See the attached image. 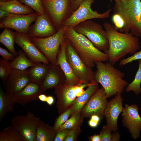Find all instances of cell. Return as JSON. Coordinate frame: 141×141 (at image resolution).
Segmentation results:
<instances>
[{
  "instance_id": "obj_1",
  "label": "cell",
  "mask_w": 141,
  "mask_h": 141,
  "mask_svg": "<svg viewBox=\"0 0 141 141\" xmlns=\"http://www.w3.org/2000/svg\"><path fill=\"white\" fill-rule=\"evenodd\" d=\"M109 41L107 52L108 61L113 65L128 54H133L140 49L138 37L130 33L119 32L114 25L108 22L103 24Z\"/></svg>"
},
{
  "instance_id": "obj_2",
  "label": "cell",
  "mask_w": 141,
  "mask_h": 141,
  "mask_svg": "<svg viewBox=\"0 0 141 141\" xmlns=\"http://www.w3.org/2000/svg\"><path fill=\"white\" fill-rule=\"evenodd\" d=\"M63 27L66 38L88 66L92 68L96 62L108 61L107 54L96 48L85 36L77 32L73 27Z\"/></svg>"
},
{
  "instance_id": "obj_3",
  "label": "cell",
  "mask_w": 141,
  "mask_h": 141,
  "mask_svg": "<svg viewBox=\"0 0 141 141\" xmlns=\"http://www.w3.org/2000/svg\"><path fill=\"white\" fill-rule=\"evenodd\" d=\"M95 65V80L104 88L107 98L118 93L121 94L128 84L123 79L124 73L115 68L109 62H96Z\"/></svg>"
},
{
  "instance_id": "obj_4",
  "label": "cell",
  "mask_w": 141,
  "mask_h": 141,
  "mask_svg": "<svg viewBox=\"0 0 141 141\" xmlns=\"http://www.w3.org/2000/svg\"><path fill=\"white\" fill-rule=\"evenodd\" d=\"M113 14H119L124 22L120 32L130 33L141 38V1L126 0L115 1Z\"/></svg>"
},
{
  "instance_id": "obj_5",
  "label": "cell",
  "mask_w": 141,
  "mask_h": 141,
  "mask_svg": "<svg viewBox=\"0 0 141 141\" xmlns=\"http://www.w3.org/2000/svg\"><path fill=\"white\" fill-rule=\"evenodd\" d=\"M73 28L77 32L85 36L97 49L107 53L109 41L107 33L101 24L90 19L80 22Z\"/></svg>"
},
{
  "instance_id": "obj_6",
  "label": "cell",
  "mask_w": 141,
  "mask_h": 141,
  "mask_svg": "<svg viewBox=\"0 0 141 141\" xmlns=\"http://www.w3.org/2000/svg\"><path fill=\"white\" fill-rule=\"evenodd\" d=\"M30 38L50 64L55 65L61 44L65 38L63 27L60 28L54 34L47 37Z\"/></svg>"
},
{
  "instance_id": "obj_7",
  "label": "cell",
  "mask_w": 141,
  "mask_h": 141,
  "mask_svg": "<svg viewBox=\"0 0 141 141\" xmlns=\"http://www.w3.org/2000/svg\"><path fill=\"white\" fill-rule=\"evenodd\" d=\"M45 12L56 30L62 27L64 20L73 13L70 0H41Z\"/></svg>"
},
{
  "instance_id": "obj_8",
  "label": "cell",
  "mask_w": 141,
  "mask_h": 141,
  "mask_svg": "<svg viewBox=\"0 0 141 141\" xmlns=\"http://www.w3.org/2000/svg\"><path fill=\"white\" fill-rule=\"evenodd\" d=\"M94 0H83L77 8L64 21L62 27H73L84 21L93 19H104L108 17L112 9L110 8L102 13L92 10L91 5Z\"/></svg>"
},
{
  "instance_id": "obj_9",
  "label": "cell",
  "mask_w": 141,
  "mask_h": 141,
  "mask_svg": "<svg viewBox=\"0 0 141 141\" xmlns=\"http://www.w3.org/2000/svg\"><path fill=\"white\" fill-rule=\"evenodd\" d=\"M67 60L74 74L83 84H89L95 80V72L88 66L77 54L69 42L66 38Z\"/></svg>"
},
{
  "instance_id": "obj_10",
  "label": "cell",
  "mask_w": 141,
  "mask_h": 141,
  "mask_svg": "<svg viewBox=\"0 0 141 141\" xmlns=\"http://www.w3.org/2000/svg\"><path fill=\"white\" fill-rule=\"evenodd\" d=\"M40 118L30 112L26 115H17L11 119V126L23 141H37L36 131Z\"/></svg>"
},
{
  "instance_id": "obj_11",
  "label": "cell",
  "mask_w": 141,
  "mask_h": 141,
  "mask_svg": "<svg viewBox=\"0 0 141 141\" xmlns=\"http://www.w3.org/2000/svg\"><path fill=\"white\" fill-rule=\"evenodd\" d=\"M38 15L36 12L28 15L10 14L1 19L0 28H11L18 32L27 34L31 24L35 21Z\"/></svg>"
},
{
  "instance_id": "obj_12",
  "label": "cell",
  "mask_w": 141,
  "mask_h": 141,
  "mask_svg": "<svg viewBox=\"0 0 141 141\" xmlns=\"http://www.w3.org/2000/svg\"><path fill=\"white\" fill-rule=\"evenodd\" d=\"M104 88L99 89L91 96L81 110L84 117L90 118L92 115L98 116L101 119L104 116V111L108 103Z\"/></svg>"
},
{
  "instance_id": "obj_13",
  "label": "cell",
  "mask_w": 141,
  "mask_h": 141,
  "mask_svg": "<svg viewBox=\"0 0 141 141\" xmlns=\"http://www.w3.org/2000/svg\"><path fill=\"white\" fill-rule=\"evenodd\" d=\"M139 109L136 104H125L121 113L123 126L128 130L134 140L139 137L141 131V117L138 113Z\"/></svg>"
},
{
  "instance_id": "obj_14",
  "label": "cell",
  "mask_w": 141,
  "mask_h": 141,
  "mask_svg": "<svg viewBox=\"0 0 141 141\" xmlns=\"http://www.w3.org/2000/svg\"><path fill=\"white\" fill-rule=\"evenodd\" d=\"M15 43L34 63L41 62L50 64L48 59L37 47L27 34L16 32H15Z\"/></svg>"
},
{
  "instance_id": "obj_15",
  "label": "cell",
  "mask_w": 141,
  "mask_h": 141,
  "mask_svg": "<svg viewBox=\"0 0 141 141\" xmlns=\"http://www.w3.org/2000/svg\"><path fill=\"white\" fill-rule=\"evenodd\" d=\"M28 69L24 70L11 69L7 80L6 92L14 97L31 82Z\"/></svg>"
},
{
  "instance_id": "obj_16",
  "label": "cell",
  "mask_w": 141,
  "mask_h": 141,
  "mask_svg": "<svg viewBox=\"0 0 141 141\" xmlns=\"http://www.w3.org/2000/svg\"><path fill=\"white\" fill-rule=\"evenodd\" d=\"M121 95L118 93L108 102L104 110V115L106 119V125L111 131H117L118 129V118L124 109L123 99Z\"/></svg>"
},
{
  "instance_id": "obj_17",
  "label": "cell",
  "mask_w": 141,
  "mask_h": 141,
  "mask_svg": "<svg viewBox=\"0 0 141 141\" xmlns=\"http://www.w3.org/2000/svg\"><path fill=\"white\" fill-rule=\"evenodd\" d=\"M47 14H38L34 24L29 30L27 34L30 37L45 38L57 32Z\"/></svg>"
},
{
  "instance_id": "obj_18",
  "label": "cell",
  "mask_w": 141,
  "mask_h": 141,
  "mask_svg": "<svg viewBox=\"0 0 141 141\" xmlns=\"http://www.w3.org/2000/svg\"><path fill=\"white\" fill-rule=\"evenodd\" d=\"M66 42L65 38L62 43L57 55L55 65H58L66 78L65 84L74 86L83 83L75 75L66 57Z\"/></svg>"
},
{
  "instance_id": "obj_19",
  "label": "cell",
  "mask_w": 141,
  "mask_h": 141,
  "mask_svg": "<svg viewBox=\"0 0 141 141\" xmlns=\"http://www.w3.org/2000/svg\"><path fill=\"white\" fill-rule=\"evenodd\" d=\"M50 66L48 72L40 84L43 93L49 89L55 88L65 83V76L60 67L50 64Z\"/></svg>"
},
{
  "instance_id": "obj_20",
  "label": "cell",
  "mask_w": 141,
  "mask_h": 141,
  "mask_svg": "<svg viewBox=\"0 0 141 141\" xmlns=\"http://www.w3.org/2000/svg\"><path fill=\"white\" fill-rule=\"evenodd\" d=\"M74 86L64 83L55 88V93L58 99L57 106L59 113L62 111L64 106L73 105L75 102L77 96L74 91Z\"/></svg>"
},
{
  "instance_id": "obj_21",
  "label": "cell",
  "mask_w": 141,
  "mask_h": 141,
  "mask_svg": "<svg viewBox=\"0 0 141 141\" xmlns=\"http://www.w3.org/2000/svg\"><path fill=\"white\" fill-rule=\"evenodd\" d=\"M42 93L40 85L31 81L14 97L16 103L24 105L39 100L38 96Z\"/></svg>"
},
{
  "instance_id": "obj_22",
  "label": "cell",
  "mask_w": 141,
  "mask_h": 141,
  "mask_svg": "<svg viewBox=\"0 0 141 141\" xmlns=\"http://www.w3.org/2000/svg\"><path fill=\"white\" fill-rule=\"evenodd\" d=\"M99 89L98 83L95 80L91 81L81 96L77 98L71 107V114L80 111L92 95Z\"/></svg>"
},
{
  "instance_id": "obj_23",
  "label": "cell",
  "mask_w": 141,
  "mask_h": 141,
  "mask_svg": "<svg viewBox=\"0 0 141 141\" xmlns=\"http://www.w3.org/2000/svg\"><path fill=\"white\" fill-rule=\"evenodd\" d=\"M0 9L15 14L28 15L34 13L32 8L18 1L0 2Z\"/></svg>"
},
{
  "instance_id": "obj_24",
  "label": "cell",
  "mask_w": 141,
  "mask_h": 141,
  "mask_svg": "<svg viewBox=\"0 0 141 141\" xmlns=\"http://www.w3.org/2000/svg\"><path fill=\"white\" fill-rule=\"evenodd\" d=\"M50 64L41 62L36 63L34 66L28 69V74L31 81L40 85L48 72Z\"/></svg>"
},
{
  "instance_id": "obj_25",
  "label": "cell",
  "mask_w": 141,
  "mask_h": 141,
  "mask_svg": "<svg viewBox=\"0 0 141 141\" xmlns=\"http://www.w3.org/2000/svg\"><path fill=\"white\" fill-rule=\"evenodd\" d=\"M14 97L5 92L1 86L0 88V121H1L8 112L14 111V107L16 103Z\"/></svg>"
},
{
  "instance_id": "obj_26",
  "label": "cell",
  "mask_w": 141,
  "mask_h": 141,
  "mask_svg": "<svg viewBox=\"0 0 141 141\" xmlns=\"http://www.w3.org/2000/svg\"><path fill=\"white\" fill-rule=\"evenodd\" d=\"M56 131L53 127L40 120L36 128L37 141H53Z\"/></svg>"
},
{
  "instance_id": "obj_27",
  "label": "cell",
  "mask_w": 141,
  "mask_h": 141,
  "mask_svg": "<svg viewBox=\"0 0 141 141\" xmlns=\"http://www.w3.org/2000/svg\"><path fill=\"white\" fill-rule=\"evenodd\" d=\"M10 64L11 69L24 70L33 66L36 63L28 58L23 50H20Z\"/></svg>"
},
{
  "instance_id": "obj_28",
  "label": "cell",
  "mask_w": 141,
  "mask_h": 141,
  "mask_svg": "<svg viewBox=\"0 0 141 141\" xmlns=\"http://www.w3.org/2000/svg\"><path fill=\"white\" fill-rule=\"evenodd\" d=\"M0 42L8 49L9 52L16 57L17 56L18 52L15 50L14 46L15 33L9 28H4L0 34Z\"/></svg>"
},
{
  "instance_id": "obj_29",
  "label": "cell",
  "mask_w": 141,
  "mask_h": 141,
  "mask_svg": "<svg viewBox=\"0 0 141 141\" xmlns=\"http://www.w3.org/2000/svg\"><path fill=\"white\" fill-rule=\"evenodd\" d=\"M138 61L139 67L134 78L131 83L128 84L125 90L127 92L133 91L137 95L141 93V59Z\"/></svg>"
},
{
  "instance_id": "obj_30",
  "label": "cell",
  "mask_w": 141,
  "mask_h": 141,
  "mask_svg": "<svg viewBox=\"0 0 141 141\" xmlns=\"http://www.w3.org/2000/svg\"><path fill=\"white\" fill-rule=\"evenodd\" d=\"M0 141H23L11 126L0 132Z\"/></svg>"
},
{
  "instance_id": "obj_31",
  "label": "cell",
  "mask_w": 141,
  "mask_h": 141,
  "mask_svg": "<svg viewBox=\"0 0 141 141\" xmlns=\"http://www.w3.org/2000/svg\"><path fill=\"white\" fill-rule=\"evenodd\" d=\"M83 117L81 114V110L76 112L73 114L72 116L58 130L72 129L77 126H81Z\"/></svg>"
},
{
  "instance_id": "obj_32",
  "label": "cell",
  "mask_w": 141,
  "mask_h": 141,
  "mask_svg": "<svg viewBox=\"0 0 141 141\" xmlns=\"http://www.w3.org/2000/svg\"><path fill=\"white\" fill-rule=\"evenodd\" d=\"M19 1L34 10L38 14H43L45 13L41 0H20Z\"/></svg>"
},
{
  "instance_id": "obj_33",
  "label": "cell",
  "mask_w": 141,
  "mask_h": 141,
  "mask_svg": "<svg viewBox=\"0 0 141 141\" xmlns=\"http://www.w3.org/2000/svg\"><path fill=\"white\" fill-rule=\"evenodd\" d=\"M10 62L0 58V78L3 81L7 80L11 69Z\"/></svg>"
},
{
  "instance_id": "obj_34",
  "label": "cell",
  "mask_w": 141,
  "mask_h": 141,
  "mask_svg": "<svg viewBox=\"0 0 141 141\" xmlns=\"http://www.w3.org/2000/svg\"><path fill=\"white\" fill-rule=\"evenodd\" d=\"M72 113V110L70 108L58 116L56 120L53 127L57 131L61 126L67 121Z\"/></svg>"
},
{
  "instance_id": "obj_35",
  "label": "cell",
  "mask_w": 141,
  "mask_h": 141,
  "mask_svg": "<svg viewBox=\"0 0 141 141\" xmlns=\"http://www.w3.org/2000/svg\"><path fill=\"white\" fill-rule=\"evenodd\" d=\"M111 132L106 125L104 126L100 132L101 141H111Z\"/></svg>"
},
{
  "instance_id": "obj_36",
  "label": "cell",
  "mask_w": 141,
  "mask_h": 141,
  "mask_svg": "<svg viewBox=\"0 0 141 141\" xmlns=\"http://www.w3.org/2000/svg\"><path fill=\"white\" fill-rule=\"evenodd\" d=\"M140 59H141V51L136 52L133 55L126 58L121 59L120 61L119 65L122 66L134 61Z\"/></svg>"
},
{
  "instance_id": "obj_37",
  "label": "cell",
  "mask_w": 141,
  "mask_h": 141,
  "mask_svg": "<svg viewBox=\"0 0 141 141\" xmlns=\"http://www.w3.org/2000/svg\"><path fill=\"white\" fill-rule=\"evenodd\" d=\"M112 20L115 28L117 30L122 29L124 26V22L121 17L119 14L114 13Z\"/></svg>"
},
{
  "instance_id": "obj_38",
  "label": "cell",
  "mask_w": 141,
  "mask_h": 141,
  "mask_svg": "<svg viewBox=\"0 0 141 141\" xmlns=\"http://www.w3.org/2000/svg\"><path fill=\"white\" fill-rule=\"evenodd\" d=\"M71 129H65L58 130L56 131L53 141H64Z\"/></svg>"
},
{
  "instance_id": "obj_39",
  "label": "cell",
  "mask_w": 141,
  "mask_h": 141,
  "mask_svg": "<svg viewBox=\"0 0 141 141\" xmlns=\"http://www.w3.org/2000/svg\"><path fill=\"white\" fill-rule=\"evenodd\" d=\"M80 126H77L71 129L64 141H74L76 140L77 136L80 132Z\"/></svg>"
},
{
  "instance_id": "obj_40",
  "label": "cell",
  "mask_w": 141,
  "mask_h": 141,
  "mask_svg": "<svg viewBox=\"0 0 141 141\" xmlns=\"http://www.w3.org/2000/svg\"><path fill=\"white\" fill-rule=\"evenodd\" d=\"M0 55L3 59L8 61H12L15 58L13 54L1 47H0Z\"/></svg>"
},
{
  "instance_id": "obj_41",
  "label": "cell",
  "mask_w": 141,
  "mask_h": 141,
  "mask_svg": "<svg viewBox=\"0 0 141 141\" xmlns=\"http://www.w3.org/2000/svg\"><path fill=\"white\" fill-rule=\"evenodd\" d=\"M90 84H83L82 83H80L78 84L75 85L74 90L76 96L78 97L82 95L85 91L84 89L85 87H87Z\"/></svg>"
},
{
  "instance_id": "obj_42",
  "label": "cell",
  "mask_w": 141,
  "mask_h": 141,
  "mask_svg": "<svg viewBox=\"0 0 141 141\" xmlns=\"http://www.w3.org/2000/svg\"><path fill=\"white\" fill-rule=\"evenodd\" d=\"M83 0H70L71 7L73 12L79 6Z\"/></svg>"
},
{
  "instance_id": "obj_43",
  "label": "cell",
  "mask_w": 141,
  "mask_h": 141,
  "mask_svg": "<svg viewBox=\"0 0 141 141\" xmlns=\"http://www.w3.org/2000/svg\"><path fill=\"white\" fill-rule=\"evenodd\" d=\"M111 141H119L120 140V135L119 133L117 131L113 132L111 133Z\"/></svg>"
},
{
  "instance_id": "obj_44",
  "label": "cell",
  "mask_w": 141,
  "mask_h": 141,
  "mask_svg": "<svg viewBox=\"0 0 141 141\" xmlns=\"http://www.w3.org/2000/svg\"><path fill=\"white\" fill-rule=\"evenodd\" d=\"M10 14L6 10L0 9V18L1 19L7 17Z\"/></svg>"
},
{
  "instance_id": "obj_45",
  "label": "cell",
  "mask_w": 141,
  "mask_h": 141,
  "mask_svg": "<svg viewBox=\"0 0 141 141\" xmlns=\"http://www.w3.org/2000/svg\"><path fill=\"white\" fill-rule=\"evenodd\" d=\"M91 141H101V138L99 134H95L88 138Z\"/></svg>"
},
{
  "instance_id": "obj_46",
  "label": "cell",
  "mask_w": 141,
  "mask_h": 141,
  "mask_svg": "<svg viewBox=\"0 0 141 141\" xmlns=\"http://www.w3.org/2000/svg\"><path fill=\"white\" fill-rule=\"evenodd\" d=\"M54 101V98L52 96H48L47 97L46 102L50 106H51L53 104Z\"/></svg>"
},
{
  "instance_id": "obj_47",
  "label": "cell",
  "mask_w": 141,
  "mask_h": 141,
  "mask_svg": "<svg viewBox=\"0 0 141 141\" xmlns=\"http://www.w3.org/2000/svg\"><path fill=\"white\" fill-rule=\"evenodd\" d=\"M88 123L89 125L91 127L93 128H95L99 124V123L91 119L89 120Z\"/></svg>"
},
{
  "instance_id": "obj_48",
  "label": "cell",
  "mask_w": 141,
  "mask_h": 141,
  "mask_svg": "<svg viewBox=\"0 0 141 141\" xmlns=\"http://www.w3.org/2000/svg\"><path fill=\"white\" fill-rule=\"evenodd\" d=\"M47 96L45 95L42 93L40 94L38 97V98L39 100L42 102H46Z\"/></svg>"
},
{
  "instance_id": "obj_49",
  "label": "cell",
  "mask_w": 141,
  "mask_h": 141,
  "mask_svg": "<svg viewBox=\"0 0 141 141\" xmlns=\"http://www.w3.org/2000/svg\"><path fill=\"white\" fill-rule=\"evenodd\" d=\"M19 1L20 0H0V2H5V1Z\"/></svg>"
},
{
  "instance_id": "obj_50",
  "label": "cell",
  "mask_w": 141,
  "mask_h": 141,
  "mask_svg": "<svg viewBox=\"0 0 141 141\" xmlns=\"http://www.w3.org/2000/svg\"><path fill=\"white\" fill-rule=\"evenodd\" d=\"M126 0H115V1H124Z\"/></svg>"
},
{
  "instance_id": "obj_51",
  "label": "cell",
  "mask_w": 141,
  "mask_h": 141,
  "mask_svg": "<svg viewBox=\"0 0 141 141\" xmlns=\"http://www.w3.org/2000/svg\"><path fill=\"white\" fill-rule=\"evenodd\" d=\"M110 1L111 2L112 1V0H110Z\"/></svg>"
}]
</instances>
